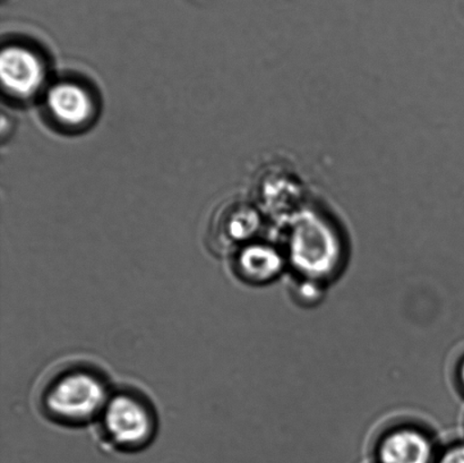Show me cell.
Wrapping results in <instances>:
<instances>
[{
    "label": "cell",
    "instance_id": "cell-1",
    "mask_svg": "<svg viewBox=\"0 0 464 463\" xmlns=\"http://www.w3.org/2000/svg\"><path fill=\"white\" fill-rule=\"evenodd\" d=\"M107 402L106 381L89 366H68L58 371L41 393L45 415L65 425L88 423L103 411Z\"/></svg>",
    "mask_w": 464,
    "mask_h": 463
},
{
    "label": "cell",
    "instance_id": "cell-2",
    "mask_svg": "<svg viewBox=\"0 0 464 463\" xmlns=\"http://www.w3.org/2000/svg\"><path fill=\"white\" fill-rule=\"evenodd\" d=\"M104 432L117 447L140 449L156 433V416L147 400L138 394L121 392L109 399L102 411Z\"/></svg>",
    "mask_w": 464,
    "mask_h": 463
},
{
    "label": "cell",
    "instance_id": "cell-3",
    "mask_svg": "<svg viewBox=\"0 0 464 463\" xmlns=\"http://www.w3.org/2000/svg\"><path fill=\"white\" fill-rule=\"evenodd\" d=\"M438 455L431 435L413 424L386 429L375 448L377 463H435Z\"/></svg>",
    "mask_w": 464,
    "mask_h": 463
},
{
    "label": "cell",
    "instance_id": "cell-4",
    "mask_svg": "<svg viewBox=\"0 0 464 463\" xmlns=\"http://www.w3.org/2000/svg\"><path fill=\"white\" fill-rule=\"evenodd\" d=\"M0 75L5 90L13 97L29 98L41 88L45 76L43 59L34 50L9 45L0 57Z\"/></svg>",
    "mask_w": 464,
    "mask_h": 463
},
{
    "label": "cell",
    "instance_id": "cell-5",
    "mask_svg": "<svg viewBox=\"0 0 464 463\" xmlns=\"http://www.w3.org/2000/svg\"><path fill=\"white\" fill-rule=\"evenodd\" d=\"M257 229V217L252 208L228 203L217 210L208 229V246L216 254H226L247 242Z\"/></svg>",
    "mask_w": 464,
    "mask_h": 463
},
{
    "label": "cell",
    "instance_id": "cell-6",
    "mask_svg": "<svg viewBox=\"0 0 464 463\" xmlns=\"http://www.w3.org/2000/svg\"><path fill=\"white\" fill-rule=\"evenodd\" d=\"M47 107L58 124L71 129L88 125L95 111L89 91L72 82H63L50 89Z\"/></svg>",
    "mask_w": 464,
    "mask_h": 463
},
{
    "label": "cell",
    "instance_id": "cell-7",
    "mask_svg": "<svg viewBox=\"0 0 464 463\" xmlns=\"http://www.w3.org/2000/svg\"><path fill=\"white\" fill-rule=\"evenodd\" d=\"M285 260L279 252L266 245L255 244L241 249L236 258V272L246 283L264 285L277 278Z\"/></svg>",
    "mask_w": 464,
    "mask_h": 463
},
{
    "label": "cell",
    "instance_id": "cell-8",
    "mask_svg": "<svg viewBox=\"0 0 464 463\" xmlns=\"http://www.w3.org/2000/svg\"><path fill=\"white\" fill-rule=\"evenodd\" d=\"M435 463H464V442L451 444L439 453Z\"/></svg>",
    "mask_w": 464,
    "mask_h": 463
},
{
    "label": "cell",
    "instance_id": "cell-9",
    "mask_svg": "<svg viewBox=\"0 0 464 463\" xmlns=\"http://www.w3.org/2000/svg\"><path fill=\"white\" fill-rule=\"evenodd\" d=\"M456 378L459 388H460V391L464 396V353L460 358L457 365Z\"/></svg>",
    "mask_w": 464,
    "mask_h": 463
}]
</instances>
